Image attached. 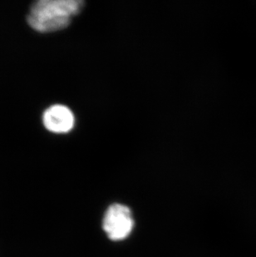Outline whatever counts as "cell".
I'll list each match as a JSON object with an SVG mask.
<instances>
[{"mask_svg":"<svg viewBox=\"0 0 256 257\" xmlns=\"http://www.w3.org/2000/svg\"><path fill=\"white\" fill-rule=\"evenodd\" d=\"M82 7L81 0H41L32 5L27 21L35 31H58L68 27Z\"/></svg>","mask_w":256,"mask_h":257,"instance_id":"1","label":"cell"},{"mask_svg":"<svg viewBox=\"0 0 256 257\" xmlns=\"http://www.w3.org/2000/svg\"><path fill=\"white\" fill-rule=\"evenodd\" d=\"M138 227L135 211L128 204L114 201L104 209L101 229L112 244H121L133 237Z\"/></svg>","mask_w":256,"mask_h":257,"instance_id":"2","label":"cell"},{"mask_svg":"<svg viewBox=\"0 0 256 257\" xmlns=\"http://www.w3.org/2000/svg\"><path fill=\"white\" fill-rule=\"evenodd\" d=\"M43 122L46 129L53 134H67L73 128L75 117L68 107L53 105L44 112Z\"/></svg>","mask_w":256,"mask_h":257,"instance_id":"3","label":"cell"}]
</instances>
